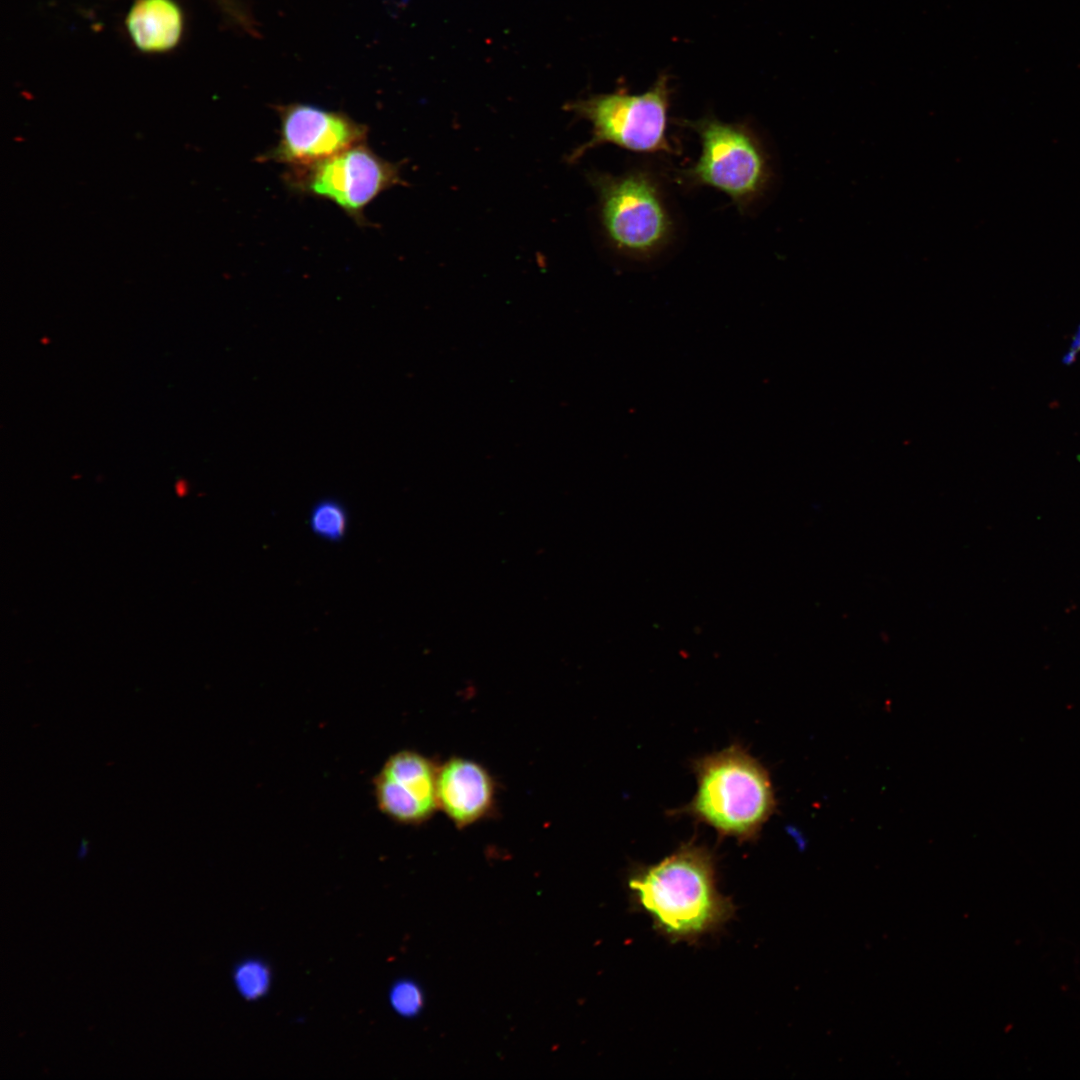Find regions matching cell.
Listing matches in <instances>:
<instances>
[{
  "label": "cell",
  "instance_id": "6da1fadb",
  "mask_svg": "<svg viewBox=\"0 0 1080 1080\" xmlns=\"http://www.w3.org/2000/svg\"><path fill=\"white\" fill-rule=\"evenodd\" d=\"M632 904L672 942L694 943L730 920L735 906L717 885L713 852L694 839L661 861L636 865L628 874Z\"/></svg>",
  "mask_w": 1080,
  "mask_h": 1080
},
{
  "label": "cell",
  "instance_id": "7a4b0ae2",
  "mask_svg": "<svg viewBox=\"0 0 1080 1080\" xmlns=\"http://www.w3.org/2000/svg\"><path fill=\"white\" fill-rule=\"evenodd\" d=\"M696 791L689 803L670 811L711 827L719 838L740 843L759 839L777 809L767 768L741 744L694 759Z\"/></svg>",
  "mask_w": 1080,
  "mask_h": 1080
},
{
  "label": "cell",
  "instance_id": "3957f363",
  "mask_svg": "<svg viewBox=\"0 0 1080 1080\" xmlns=\"http://www.w3.org/2000/svg\"><path fill=\"white\" fill-rule=\"evenodd\" d=\"M683 123L698 135L701 145L697 162L682 171L688 184L712 187L726 194L740 210L761 196L771 169L766 151L750 128L714 117Z\"/></svg>",
  "mask_w": 1080,
  "mask_h": 1080
},
{
  "label": "cell",
  "instance_id": "277c9868",
  "mask_svg": "<svg viewBox=\"0 0 1080 1080\" xmlns=\"http://www.w3.org/2000/svg\"><path fill=\"white\" fill-rule=\"evenodd\" d=\"M670 95L669 80L661 75L641 94L620 89L569 103L570 111L592 125L590 140L577 148L570 160L607 143L637 153H674L667 135Z\"/></svg>",
  "mask_w": 1080,
  "mask_h": 1080
},
{
  "label": "cell",
  "instance_id": "5b68a950",
  "mask_svg": "<svg viewBox=\"0 0 1080 1080\" xmlns=\"http://www.w3.org/2000/svg\"><path fill=\"white\" fill-rule=\"evenodd\" d=\"M600 220L610 243L624 254L646 258L670 240L673 222L655 179L643 171L590 175Z\"/></svg>",
  "mask_w": 1080,
  "mask_h": 1080
},
{
  "label": "cell",
  "instance_id": "8992f818",
  "mask_svg": "<svg viewBox=\"0 0 1080 1080\" xmlns=\"http://www.w3.org/2000/svg\"><path fill=\"white\" fill-rule=\"evenodd\" d=\"M284 178L292 190L333 202L359 225L367 223L364 209L370 202L403 183L399 166L366 143L311 165L290 167Z\"/></svg>",
  "mask_w": 1080,
  "mask_h": 1080
},
{
  "label": "cell",
  "instance_id": "52a82bcc",
  "mask_svg": "<svg viewBox=\"0 0 1080 1080\" xmlns=\"http://www.w3.org/2000/svg\"><path fill=\"white\" fill-rule=\"evenodd\" d=\"M277 113L279 141L262 161L307 166L366 142L367 127L343 112L293 103L278 106Z\"/></svg>",
  "mask_w": 1080,
  "mask_h": 1080
},
{
  "label": "cell",
  "instance_id": "ba28073f",
  "mask_svg": "<svg viewBox=\"0 0 1080 1080\" xmlns=\"http://www.w3.org/2000/svg\"><path fill=\"white\" fill-rule=\"evenodd\" d=\"M439 766L413 750L390 755L374 778L378 809L394 822L419 825L437 811Z\"/></svg>",
  "mask_w": 1080,
  "mask_h": 1080
},
{
  "label": "cell",
  "instance_id": "9c48e42d",
  "mask_svg": "<svg viewBox=\"0 0 1080 1080\" xmlns=\"http://www.w3.org/2000/svg\"><path fill=\"white\" fill-rule=\"evenodd\" d=\"M437 801L438 808L456 827L466 828L494 810L495 781L480 763L452 757L438 768Z\"/></svg>",
  "mask_w": 1080,
  "mask_h": 1080
},
{
  "label": "cell",
  "instance_id": "30bf717a",
  "mask_svg": "<svg viewBox=\"0 0 1080 1080\" xmlns=\"http://www.w3.org/2000/svg\"><path fill=\"white\" fill-rule=\"evenodd\" d=\"M127 26L138 48L164 51L178 42L182 17L171 0H138L128 14Z\"/></svg>",
  "mask_w": 1080,
  "mask_h": 1080
},
{
  "label": "cell",
  "instance_id": "8fae6325",
  "mask_svg": "<svg viewBox=\"0 0 1080 1080\" xmlns=\"http://www.w3.org/2000/svg\"><path fill=\"white\" fill-rule=\"evenodd\" d=\"M309 525L317 537L329 542H340L349 529L348 510L336 498L320 499L311 508Z\"/></svg>",
  "mask_w": 1080,
  "mask_h": 1080
},
{
  "label": "cell",
  "instance_id": "7c38bea8",
  "mask_svg": "<svg viewBox=\"0 0 1080 1080\" xmlns=\"http://www.w3.org/2000/svg\"><path fill=\"white\" fill-rule=\"evenodd\" d=\"M233 981L242 997L247 1000H256L268 991L271 973L263 961L247 959L235 967Z\"/></svg>",
  "mask_w": 1080,
  "mask_h": 1080
},
{
  "label": "cell",
  "instance_id": "4fadbf2b",
  "mask_svg": "<svg viewBox=\"0 0 1080 1080\" xmlns=\"http://www.w3.org/2000/svg\"><path fill=\"white\" fill-rule=\"evenodd\" d=\"M389 1000L393 1010L403 1017L418 1015L424 1006L422 989L410 979H402L394 983L389 993Z\"/></svg>",
  "mask_w": 1080,
  "mask_h": 1080
},
{
  "label": "cell",
  "instance_id": "5bb4252c",
  "mask_svg": "<svg viewBox=\"0 0 1080 1080\" xmlns=\"http://www.w3.org/2000/svg\"><path fill=\"white\" fill-rule=\"evenodd\" d=\"M87 848H88L87 842L85 840H82V842L80 844L79 851H78V856L79 857L85 856V854L87 852Z\"/></svg>",
  "mask_w": 1080,
  "mask_h": 1080
}]
</instances>
